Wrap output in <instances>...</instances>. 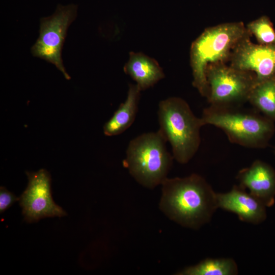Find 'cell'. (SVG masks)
I'll return each instance as SVG.
<instances>
[{"instance_id": "obj_6", "label": "cell", "mask_w": 275, "mask_h": 275, "mask_svg": "<svg viewBox=\"0 0 275 275\" xmlns=\"http://www.w3.org/2000/svg\"><path fill=\"white\" fill-rule=\"evenodd\" d=\"M205 74L209 89L207 99L211 105L240 106L248 101L256 84L254 73L224 63L208 65Z\"/></svg>"}, {"instance_id": "obj_7", "label": "cell", "mask_w": 275, "mask_h": 275, "mask_svg": "<svg viewBox=\"0 0 275 275\" xmlns=\"http://www.w3.org/2000/svg\"><path fill=\"white\" fill-rule=\"evenodd\" d=\"M76 12L75 5H59L52 15L42 18L39 36L31 49L34 57L53 64L68 80L70 76L63 65L61 52L67 29L75 19Z\"/></svg>"}, {"instance_id": "obj_5", "label": "cell", "mask_w": 275, "mask_h": 275, "mask_svg": "<svg viewBox=\"0 0 275 275\" xmlns=\"http://www.w3.org/2000/svg\"><path fill=\"white\" fill-rule=\"evenodd\" d=\"M167 142L158 130L140 134L129 143L124 166L145 187L153 189L168 178L174 158L167 150Z\"/></svg>"}, {"instance_id": "obj_1", "label": "cell", "mask_w": 275, "mask_h": 275, "mask_svg": "<svg viewBox=\"0 0 275 275\" xmlns=\"http://www.w3.org/2000/svg\"><path fill=\"white\" fill-rule=\"evenodd\" d=\"M161 185L160 210L183 227L199 229L211 220L218 208L216 193L200 175L167 178Z\"/></svg>"}, {"instance_id": "obj_10", "label": "cell", "mask_w": 275, "mask_h": 275, "mask_svg": "<svg viewBox=\"0 0 275 275\" xmlns=\"http://www.w3.org/2000/svg\"><path fill=\"white\" fill-rule=\"evenodd\" d=\"M216 201L218 208L236 214L243 222L256 225L266 218L265 206L240 185L227 193H216Z\"/></svg>"}, {"instance_id": "obj_13", "label": "cell", "mask_w": 275, "mask_h": 275, "mask_svg": "<svg viewBox=\"0 0 275 275\" xmlns=\"http://www.w3.org/2000/svg\"><path fill=\"white\" fill-rule=\"evenodd\" d=\"M141 91L136 85H129L125 101L120 105L103 126L105 135L112 136L120 134L131 126L138 113Z\"/></svg>"}, {"instance_id": "obj_17", "label": "cell", "mask_w": 275, "mask_h": 275, "mask_svg": "<svg viewBox=\"0 0 275 275\" xmlns=\"http://www.w3.org/2000/svg\"><path fill=\"white\" fill-rule=\"evenodd\" d=\"M19 200L12 193L8 191L5 187L1 186L0 188V212H4L9 208L14 203Z\"/></svg>"}, {"instance_id": "obj_16", "label": "cell", "mask_w": 275, "mask_h": 275, "mask_svg": "<svg viewBox=\"0 0 275 275\" xmlns=\"http://www.w3.org/2000/svg\"><path fill=\"white\" fill-rule=\"evenodd\" d=\"M245 26L250 35L255 36L258 44L269 45L275 43V30L267 16H262L250 22Z\"/></svg>"}, {"instance_id": "obj_12", "label": "cell", "mask_w": 275, "mask_h": 275, "mask_svg": "<svg viewBox=\"0 0 275 275\" xmlns=\"http://www.w3.org/2000/svg\"><path fill=\"white\" fill-rule=\"evenodd\" d=\"M124 71L136 82L141 91L153 86L165 76L158 62L142 52H130Z\"/></svg>"}, {"instance_id": "obj_2", "label": "cell", "mask_w": 275, "mask_h": 275, "mask_svg": "<svg viewBox=\"0 0 275 275\" xmlns=\"http://www.w3.org/2000/svg\"><path fill=\"white\" fill-rule=\"evenodd\" d=\"M249 35L243 22H227L206 29L193 42L190 51L193 85L202 96L207 98L209 94L207 66L229 61L236 45Z\"/></svg>"}, {"instance_id": "obj_8", "label": "cell", "mask_w": 275, "mask_h": 275, "mask_svg": "<svg viewBox=\"0 0 275 275\" xmlns=\"http://www.w3.org/2000/svg\"><path fill=\"white\" fill-rule=\"evenodd\" d=\"M26 174L28 184L19 200L25 219L34 222L44 217L66 215L65 211L53 201L48 172L42 169Z\"/></svg>"}, {"instance_id": "obj_3", "label": "cell", "mask_w": 275, "mask_h": 275, "mask_svg": "<svg viewBox=\"0 0 275 275\" xmlns=\"http://www.w3.org/2000/svg\"><path fill=\"white\" fill-rule=\"evenodd\" d=\"M158 131L170 144L173 158L187 163L195 155L201 143L200 129L204 126L188 103L177 97H169L158 104Z\"/></svg>"}, {"instance_id": "obj_15", "label": "cell", "mask_w": 275, "mask_h": 275, "mask_svg": "<svg viewBox=\"0 0 275 275\" xmlns=\"http://www.w3.org/2000/svg\"><path fill=\"white\" fill-rule=\"evenodd\" d=\"M248 101L270 120H275V75L256 83Z\"/></svg>"}, {"instance_id": "obj_14", "label": "cell", "mask_w": 275, "mask_h": 275, "mask_svg": "<svg viewBox=\"0 0 275 275\" xmlns=\"http://www.w3.org/2000/svg\"><path fill=\"white\" fill-rule=\"evenodd\" d=\"M238 269L232 258H207L199 263L187 266L177 272V275H236Z\"/></svg>"}, {"instance_id": "obj_11", "label": "cell", "mask_w": 275, "mask_h": 275, "mask_svg": "<svg viewBox=\"0 0 275 275\" xmlns=\"http://www.w3.org/2000/svg\"><path fill=\"white\" fill-rule=\"evenodd\" d=\"M237 179L240 185L265 206L272 202L275 195V173L267 164L255 160L250 167L240 170Z\"/></svg>"}, {"instance_id": "obj_4", "label": "cell", "mask_w": 275, "mask_h": 275, "mask_svg": "<svg viewBox=\"0 0 275 275\" xmlns=\"http://www.w3.org/2000/svg\"><path fill=\"white\" fill-rule=\"evenodd\" d=\"M201 118L204 125L220 128L231 142L248 148L265 146L274 130L271 120L240 106L210 104Z\"/></svg>"}, {"instance_id": "obj_9", "label": "cell", "mask_w": 275, "mask_h": 275, "mask_svg": "<svg viewBox=\"0 0 275 275\" xmlns=\"http://www.w3.org/2000/svg\"><path fill=\"white\" fill-rule=\"evenodd\" d=\"M229 61L235 68L254 73L256 83L261 82L275 75V43L255 44L249 35L236 45Z\"/></svg>"}]
</instances>
